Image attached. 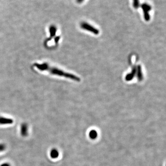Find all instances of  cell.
<instances>
[{
  "mask_svg": "<svg viewBox=\"0 0 166 166\" xmlns=\"http://www.w3.org/2000/svg\"><path fill=\"white\" fill-rule=\"evenodd\" d=\"M34 66L35 67L38 68V69L40 71H49L51 74H53V75L64 77L66 78H69V79L74 80L76 81H81L80 78L78 77L75 76V75H73L72 74H69V73H66L65 71L59 69L58 68L50 67L48 64L46 63L41 64L35 63Z\"/></svg>",
  "mask_w": 166,
  "mask_h": 166,
  "instance_id": "1",
  "label": "cell"
},
{
  "mask_svg": "<svg viewBox=\"0 0 166 166\" xmlns=\"http://www.w3.org/2000/svg\"><path fill=\"white\" fill-rule=\"evenodd\" d=\"M140 6L144 13V19L146 21H149L151 19L149 12L152 9V7L150 5L146 3H144L142 4Z\"/></svg>",
  "mask_w": 166,
  "mask_h": 166,
  "instance_id": "2",
  "label": "cell"
},
{
  "mask_svg": "<svg viewBox=\"0 0 166 166\" xmlns=\"http://www.w3.org/2000/svg\"><path fill=\"white\" fill-rule=\"evenodd\" d=\"M81 27L83 29L89 31L90 32L93 33L96 35H98L99 34V31L96 28L86 22H82L81 24Z\"/></svg>",
  "mask_w": 166,
  "mask_h": 166,
  "instance_id": "3",
  "label": "cell"
},
{
  "mask_svg": "<svg viewBox=\"0 0 166 166\" xmlns=\"http://www.w3.org/2000/svg\"><path fill=\"white\" fill-rule=\"evenodd\" d=\"M20 134L22 136L25 137L28 134V126L27 124L23 123L20 126Z\"/></svg>",
  "mask_w": 166,
  "mask_h": 166,
  "instance_id": "4",
  "label": "cell"
},
{
  "mask_svg": "<svg viewBox=\"0 0 166 166\" xmlns=\"http://www.w3.org/2000/svg\"><path fill=\"white\" fill-rule=\"evenodd\" d=\"M56 31H57V29H56V27H55V25H51L50 28V38L47 39L45 40V43H44V44H45V45H46L47 43L48 42L50 41L51 39L53 38V36H55Z\"/></svg>",
  "mask_w": 166,
  "mask_h": 166,
  "instance_id": "5",
  "label": "cell"
},
{
  "mask_svg": "<svg viewBox=\"0 0 166 166\" xmlns=\"http://www.w3.org/2000/svg\"><path fill=\"white\" fill-rule=\"evenodd\" d=\"M13 119L0 117V125H9L13 123Z\"/></svg>",
  "mask_w": 166,
  "mask_h": 166,
  "instance_id": "6",
  "label": "cell"
},
{
  "mask_svg": "<svg viewBox=\"0 0 166 166\" xmlns=\"http://www.w3.org/2000/svg\"><path fill=\"white\" fill-rule=\"evenodd\" d=\"M137 67H134L132 69V71L130 74H128L127 76H125V80L129 81H131L133 79V78L135 77L136 74Z\"/></svg>",
  "mask_w": 166,
  "mask_h": 166,
  "instance_id": "7",
  "label": "cell"
},
{
  "mask_svg": "<svg viewBox=\"0 0 166 166\" xmlns=\"http://www.w3.org/2000/svg\"><path fill=\"white\" fill-rule=\"evenodd\" d=\"M59 153L56 148H53L50 152V156L53 159H56L59 157Z\"/></svg>",
  "mask_w": 166,
  "mask_h": 166,
  "instance_id": "8",
  "label": "cell"
},
{
  "mask_svg": "<svg viewBox=\"0 0 166 166\" xmlns=\"http://www.w3.org/2000/svg\"><path fill=\"white\" fill-rule=\"evenodd\" d=\"M137 68L136 74H137V77L139 81H142L143 78V74H142V68L141 66H138Z\"/></svg>",
  "mask_w": 166,
  "mask_h": 166,
  "instance_id": "9",
  "label": "cell"
},
{
  "mask_svg": "<svg viewBox=\"0 0 166 166\" xmlns=\"http://www.w3.org/2000/svg\"><path fill=\"white\" fill-rule=\"evenodd\" d=\"M89 136L91 139H96L97 136V133L95 130H91L90 132Z\"/></svg>",
  "mask_w": 166,
  "mask_h": 166,
  "instance_id": "10",
  "label": "cell"
},
{
  "mask_svg": "<svg viewBox=\"0 0 166 166\" xmlns=\"http://www.w3.org/2000/svg\"><path fill=\"white\" fill-rule=\"evenodd\" d=\"M133 8L135 9H138L139 7H140L139 0H133Z\"/></svg>",
  "mask_w": 166,
  "mask_h": 166,
  "instance_id": "11",
  "label": "cell"
},
{
  "mask_svg": "<svg viewBox=\"0 0 166 166\" xmlns=\"http://www.w3.org/2000/svg\"><path fill=\"white\" fill-rule=\"evenodd\" d=\"M6 148V145L4 144H0V152L4 151Z\"/></svg>",
  "mask_w": 166,
  "mask_h": 166,
  "instance_id": "12",
  "label": "cell"
},
{
  "mask_svg": "<svg viewBox=\"0 0 166 166\" xmlns=\"http://www.w3.org/2000/svg\"><path fill=\"white\" fill-rule=\"evenodd\" d=\"M0 166H11V165L8 163H4L0 165Z\"/></svg>",
  "mask_w": 166,
  "mask_h": 166,
  "instance_id": "13",
  "label": "cell"
},
{
  "mask_svg": "<svg viewBox=\"0 0 166 166\" xmlns=\"http://www.w3.org/2000/svg\"><path fill=\"white\" fill-rule=\"evenodd\" d=\"M60 39V37L59 36H57V37L55 38V43H57L58 42V41H59Z\"/></svg>",
  "mask_w": 166,
  "mask_h": 166,
  "instance_id": "14",
  "label": "cell"
},
{
  "mask_svg": "<svg viewBox=\"0 0 166 166\" xmlns=\"http://www.w3.org/2000/svg\"><path fill=\"white\" fill-rule=\"evenodd\" d=\"M84 1V0H76V1H77L78 4H81V3H82Z\"/></svg>",
  "mask_w": 166,
  "mask_h": 166,
  "instance_id": "15",
  "label": "cell"
}]
</instances>
